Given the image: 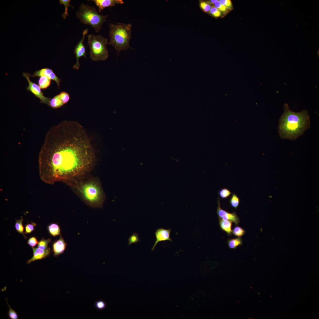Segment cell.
Listing matches in <instances>:
<instances>
[{
    "mask_svg": "<svg viewBox=\"0 0 319 319\" xmlns=\"http://www.w3.org/2000/svg\"><path fill=\"white\" fill-rule=\"evenodd\" d=\"M95 152L84 127L64 121L47 133L38 157L39 175L47 184L68 185L87 174L95 161Z\"/></svg>",
    "mask_w": 319,
    "mask_h": 319,
    "instance_id": "obj_1",
    "label": "cell"
},
{
    "mask_svg": "<svg viewBox=\"0 0 319 319\" xmlns=\"http://www.w3.org/2000/svg\"><path fill=\"white\" fill-rule=\"evenodd\" d=\"M310 123V117L307 110L294 112L285 103L278 126L279 136L283 139L295 140L309 128Z\"/></svg>",
    "mask_w": 319,
    "mask_h": 319,
    "instance_id": "obj_2",
    "label": "cell"
},
{
    "mask_svg": "<svg viewBox=\"0 0 319 319\" xmlns=\"http://www.w3.org/2000/svg\"><path fill=\"white\" fill-rule=\"evenodd\" d=\"M87 174L68 185L86 205L93 208H101L105 196L101 183L98 178L87 176Z\"/></svg>",
    "mask_w": 319,
    "mask_h": 319,
    "instance_id": "obj_3",
    "label": "cell"
},
{
    "mask_svg": "<svg viewBox=\"0 0 319 319\" xmlns=\"http://www.w3.org/2000/svg\"><path fill=\"white\" fill-rule=\"evenodd\" d=\"M109 25L110 40L108 44L113 46L118 53L121 50L131 48L129 42L131 38L132 25L117 22L116 24L110 23Z\"/></svg>",
    "mask_w": 319,
    "mask_h": 319,
    "instance_id": "obj_4",
    "label": "cell"
},
{
    "mask_svg": "<svg viewBox=\"0 0 319 319\" xmlns=\"http://www.w3.org/2000/svg\"><path fill=\"white\" fill-rule=\"evenodd\" d=\"M77 17L81 22L92 27L97 32H99L104 22L106 21L108 15H101L97 12L94 6L82 3L76 13Z\"/></svg>",
    "mask_w": 319,
    "mask_h": 319,
    "instance_id": "obj_5",
    "label": "cell"
},
{
    "mask_svg": "<svg viewBox=\"0 0 319 319\" xmlns=\"http://www.w3.org/2000/svg\"><path fill=\"white\" fill-rule=\"evenodd\" d=\"M108 40L101 35L89 34L88 42L90 58L94 61H105L108 56L106 45Z\"/></svg>",
    "mask_w": 319,
    "mask_h": 319,
    "instance_id": "obj_6",
    "label": "cell"
},
{
    "mask_svg": "<svg viewBox=\"0 0 319 319\" xmlns=\"http://www.w3.org/2000/svg\"><path fill=\"white\" fill-rule=\"evenodd\" d=\"M22 75L26 78L28 82L29 85L26 88L27 90L30 91L36 97L38 98L40 100V103L48 105L51 98L45 97L39 85L30 80V77L32 76L31 74L28 73L23 72Z\"/></svg>",
    "mask_w": 319,
    "mask_h": 319,
    "instance_id": "obj_7",
    "label": "cell"
},
{
    "mask_svg": "<svg viewBox=\"0 0 319 319\" xmlns=\"http://www.w3.org/2000/svg\"><path fill=\"white\" fill-rule=\"evenodd\" d=\"M88 29H86L84 30L82 39L75 47L74 53L75 55L77 61L73 66V68L74 69H79L80 65L79 62V59L80 57L83 56L85 58H86L85 47L83 43V42L85 35L88 33Z\"/></svg>",
    "mask_w": 319,
    "mask_h": 319,
    "instance_id": "obj_8",
    "label": "cell"
},
{
    "mask_svg": "<svg viewBox=\"0 0 319 319\" xmlns=\"http://www.w3.org/2000/svg\"><path fill=\"white\" fill-rule=\"evenodd\" d=\"M217 202L218 206L217 213L219 217L225 220L231 221L234 222L235 224L238 225L240 222V219L236 213L234 212L232 213H230L222 209L220 207L219 198L218 199Z\"/></svg>",
    "mask_w": 319,
    "mask_h": 319,
    "instance_id": "obj_9",
    "label": "cell"
},
{
    "mask_svg": "<svg viewBox=\"0 0 319 319\" xmlns=\"http://www.w3.org/2000/svg\"><path fill=\"white\" fill-rule=\"evenodd\" d=\"M171 232V230L170 228L165 229L160 228L157 229L155 233L156 240L151 250L153 251L154 250L157 243L160 242L165 241H172L170 236Z\"/></svg>",
    "mask_w": 319,
    "mask_h": 319,
    "instance_id": "obj_10",
    "label": "cell"
},
{
    "mask_svg": "<svg viewBox=\"0 0 319 319\" xmlns=\"http://www.w3.org/2000/svg\"><path fill=\"white\" fill-rule=\"evenodd\" d=\"M42 76H45L51 80L55 81L57 84L58 88H59L61 80L56 76L51 69L48 68H43L40 70L35 71L32 76L33 77H40Z\"/></svg>",
    "mask_w": 319,
    "mask_h": 319,
    "instance_id": "obj_11",
    "label": "cell"
},
{
    "mask_svg": "<svg viewBox=\"0 0 319 319\" xmlns=\"http://www.w3.org/2000/svg\"><path fill=\"white\" fill-rule=\"evenodd\" d=\"M67 244L61 235H60L59 239L55 241L53 243L52 248L53 255L56 257L63 253L66 250Z\"/></svg>",
    "mask_w": 319,
    "mask_h": 319,
    "instance_id": "obj_12",
    "label": "cell"
},
{
    "mask_svg": "<svg viewBox=\"0 0 319 319\" xmlns=\"http://www.w3.org/2000/svg\"><path fill=\"white\" fill-rule=\"evenodd\" d=\"M33 251L32 257L27 262V264H29L31 262L38 260H40L48 256L51 252L49 248L46 250H44L38 248L32 247Z\"/></svg>",
    "mask_w": 319,
    "mask_h": 319,
    "instance_id": "obj_13",
    "label": "cell"
},
{
    "mask_svg": "<svg viewBox=\"0 0 319 319\" xmlns=\"http://www.w3.org/2000/svg\"><path fill=\"white\" fill-rule=\"evenodd\" d=\"M99 8L100 12L105 7L115 6L117 4H122L124 2L122 0H93Z\"/></svg>",
    "mask_w": 319,
    "mask_h": 319,
    "instance_id": "obj_14",
    "label": "cell"
},
{
    "mask_svg": "<svg viewBox=\"0 0 319 319\" xmlns=\"http://www.w3.org/2000/svg\"><path fill=\"white\" fill-rule=\"evenodd\" d=\"M232 222L231 221L225 220L219 218V223L221 228L229 235L232 233Z\"/></svg>",
    "mask_w": 319,
    "mask_h": 319,
    "instance_id": "obj_15",
    "label": "cell"
},
{
    "mask_svg": "<svg viewBox=\"0 0 319 319\" xmlns=\"http://www.w3.org/2000/svg\"><path fill=\"white\" fill-rule=\"evenodd\" d=\"M48 228L49 233L53 236L55 237L61 235L60 227L56 223L51 224L48 226Z\"/></svg>",
    "mask_w": 319,
    "mask_h": 319,
    "instance_id": "obj_16",
    "label": "cell"
},
{
    "mask_svg": "<svg viewBox=\"0 0 319 319\" xmlns=\"http://www.w3.org/2000/svg\"><path fill=\"white\" fill-rule=\"evenodd\" d=\"M64 104L58 95L51 99L48 105L53 108L56 109L62 107Z\"/></svg>",
    "mask_w": 319,
    "mask_h": 319,
    "instance_id": "obj_17",
    "label": "cell"
},
{
    "mask_svg": "<svg viewBox=\"0 0 319 319\" xmlns=\"http://www.w3.org/2000/svg\"><path fill=\"white\" fill-rule=\"evenodd\" d=\"M51 83V80L44 76L40 77L38 81V85L42 89L48 88L50 85Z\"/></svg>",
    "mask_w": 319,
    "mask_h": 319,
    "instance_id": "obj_18",
    "label": "cell"
},
{
    "mask_svg": "<svg viewBox=\"0 0 319 319\" xmlns=\"http://www.w3.org/2000/svg\"><path fill=\"white\" fill-rule=\"evenodd\" d=\"M228 245L229 248L235 249L242 244V240L240 237L230 239L227 240Z\"/></svg>",
    "mask_w": 319,
    "mask_h": 319,
    "instance_id": "obj_19",
    "label": "cell"
},
{
    "mask_svg": "<svg viewBox=\"0 0 319 319\" xmlns=\"http://www.w3.org/2000/svg\"><path fill=\"white\" fill-rule=\"evenodd\" d=\"M59 3L60 4H63L65 6V11L62 14V16L63 18L65 19L67 16H69L68 13V9L69 7L73 8L74 6L71 5L70 3L71 1L70 0H59Z\"/></svg>",
    "mask_w": 319,
    "mask_h": 319,
    "instance_id": "obj_20",
    "label": "cell"
},
{
    "mask_svg": "<svg viewBox=\"0 0 319 319\" xmlns=\"http://www.w3.org/2000/svg\"><path fill=\"white\" fill-rule=\"evenodd\" d=\"M23 221V219L22 217H21L20 219L17 220L15 223V227L16 230L18 232L22 234L24 237L25 238H27L26 237L23 232L24 227L22 224Z\"/></svg>",
    "mask_w": 319,
    "mask_h": 319,
    "instance_id": "obj_21",
    "label": "cell"
},
{
    "mask_svg": "<svg viewBox=\"0 0 319 319\" xmlns=\"http://www.w3.org/2000/svg\"><path fill=\"white\" fill-rule=\"evenodd\" d=\"M230 205L235 209H237L239 206L240 200L237 196L235 194H233L230 200Z\"/></svg>",
    "mask_w": 319,
    "mask_h": 319,
    "instance_id": "obj_22",
    "label": "cell"
},
{
    "mask_svg": "<svg viewBox=\"0 0 319 319\" xmlns=\"http://www.w3.org/2000/svg\"><path fill=\"white\" fill-rule=\"evenodd\" d=\"M51 242V239L50 238L46 240L43 238L38 242V248L44 250L48 249L49 248L48 247V244L49 243Z\"/></svg>",
    "mask_w": 319,
    "mask_h": 319,
    "instance_id": "obj_23",
    "label": "cell"
},
{
    "mask_svg": "<svg viewBox=\"0 0 319 319\" xmlns=\"http://www.w3.org/2000/svg\"><path fill=\"white\" fill-rule=\"evenodd\" d=\"M245 232V230L242 227L237 226L234 227L232 230L233 235L238 237H240L243 235Z\"/></svg>",
    "mask_w": 319,
    "mask_h": 319,
    "instance_id": "obj_24",
    "label": "cell"
},
{
    "mask_svg": "<svg viewBox=\"0 0 319 319\" xmlns=\"http://www.w3.org/2000/svg\"><path fill=\"white\" fill-rule=\"evenodd\" d=\"M128 240V247L132 244H136L141 240L138 236V234L136 233H134L133 234L129 237Z\"/></svg>",
    "mask_w": 319,
    "mask_h": 319,
    "instance_id": "obj_25",
    "label": "cell"
},
{
    "mask_svg": "<svg viewBox=\"0 0 319 319\" xmlns=\"http://www.w3.org/2000/svg\"><path fill=\"white\" fill-rule=\"evenodd\" d=\"M58 95L64 104L67 103L70 99V97L69 95L65 92H62Z\"/></svg>",
    "mask_w": 319,
    "mask_h": 319,
    "instance_id": "obj_26",
    "label": "cell"
},
{
    "mask_svg": "<svg viewBox=\"0 0 319 319\" xmlns=\"http://www.w3.org/2000/svg\"><path fill=\"white\" fill-rule=\"evenodd\" d=\"M231 194V192L228 189L226 188H222L219 192V196L221 198L223 199H225L228 197Z\"/></svg>",
    "mask_w": 319,
    "mask_h": 319,
    "instance_id": "obj_27",
    "label": "cell"
},
{
    "mask_svg": "<svg viewBox=\"0 0 319 319\" xmlns=\"http://www.w3.org/2000/svg\"><path fill=\"white\" fill-rule=\"evenodd\" d=\"M95 305L96 309L99 310H102L106 308L107 304L104 301L102 300H99L95 302Z\"/></svg>",
    "mask_w": 319,
    "mask_h": 319,
    "instance_id": "obj_28",
    "label": "cell"
},
{
    "mask_svg": "<svg viewBox=\"0 0 319 319\" xmlns=\"http://www.w3.org/2000/svg\"><path fill=\"white\" fill-rule=\"evenodd\" d=\"M5 300L9 308L8 313L9 317L11 319H18V316L17 313L10 307L7 302V299H5Z\"/></svg>",
    "mask_w": 319,
    "mask_h": 319,
    "instance_id": "obj_29",
    "label": "cell"
},
{
    "mask_svg": "<svg viewBox=\"0 0 319 319\" xmlns=\"http://www.w3.org/2000/svg\"><path fill=\"white\" fill-rule=\"evenodd\" d=\"M214 6L221 12L225 13L227 11L228 9L221 4L219 0H217L214 3Z\"/></svg>",
    "mask_w": 319,
    "mask_h": 319,
    "instance_id": "obj_30",
    "label": "cell"
},
{
    "mask_svg": "<svg viewBox=\"0 0 319 319\" xmlns=\"http://www.w3.org/2000/svg\"><path fill=\"white\" fill-rule=\"evenodd\" d=\"M209 12L212 15L215 17H219L221 15V12L214 6L211 7Z\"/></svg>",
    "mask_w": 319,
    "mask_h": 319,
    "instance_id": "obj_31",
    "label": "cell"
},
{
    "mask_svg": "<svg viewBox=\"0 0 319 319\" xmlns=\"http://www.w3.org/2000/svg\"><path fill=\"white\" fill-rule=\"evenodd\" d=\"M200 5L201 9L206 12H209L211 7L210 4L205 2H201Z\"/></svg>",
    "mask_w": 319,
    "mask_h": 319,
    "instance_id": "obj_32",
    "label": "cell"
},
{
    "mask_svg": "<svg viewBox=\"0 0 319 319\" xmlns=\"http://www.w3.org/2000/svg\"><path fill=\"white\" fill-rule=\"evenodd\" d=\"M36 224L34 223H32L31 224H28L25 227V233L26 234L31 233L34 230V226H36Z\"/></svg>",
    "mask_w": 319,
    "mask_h": 319,
    "instance_id": "obj_33",
    "label": "cell"
},
{
    "mask_svg": "<svg viewBox=\"0 0 319 319\" xmlns=\"http://www.w3.org/2000/svg\"><path fill=\"white\" fill-rule=\"evenodd\" d=\"M219 2L223 5L225 6L227 9H232V2L230 0H220Z\"/></svg>",
    "mask_w": 319,
    "mask_h": 319,
    "instance_id": "obj_34",
    "label": "cell"
},
{
    "mask_svg": "<svg viewBox=\"0 0 319 319\" xmlns=\"http://www.w3.org/2000/svg\"><path fill=\"white\" fill-rule=\"evenodd\" d=\"M38 242L35 237H32L29 238L28 241L27 243L30 246L34 247L36 245Z\"/></svg>",
    "mask_w": 319,
    "mask_h": 319,
    "instance_id": "obj_35",
    "label": "cell"
},
{
    "mask_svg": "<svg viewBox=\"0 0 319 319\" xmlns=\"http://www.w3.org/2000/svg\"><path fill=\"white\" fill-rule=\"evenodd\" d=\"M217 1V0H210V1H209V2L210 4H214V3Z\"/></svg>",
    "mask_w": 319,
    "mask_h": 319,
    "instance_id": "obj_36",
    "label": "cell"
}]
</instances>
